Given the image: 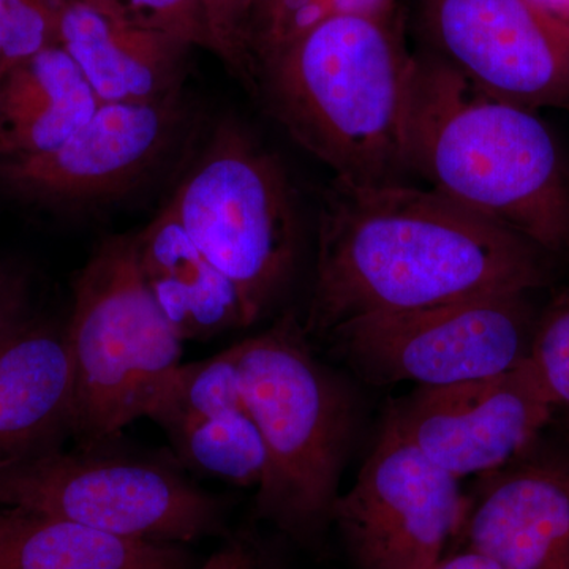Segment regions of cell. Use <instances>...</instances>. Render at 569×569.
Instances as JSON below:
<instances>
[{
  "mask_svg": "<svg viewBox=\"0 0 569 569\" xmlns=\"http://www.w3.org/2000/svg\"><path fill=\"white\" fill-rule=\"evenodd\" d=\"M548 279L545 252L436 190L336 182L321 209L306 335Z\"/></svg>",
  "mask_w": 569,
  "mask_h": 569,
  "instance_id": "6da1fadb",
  "label": "cell"
},
{
  "mask_svg": "<svg viewBox=\"0 0 569 569\" xmlns=\"http://www.w3.org/2000/svg\"><path fill=\"white\" fill-rule=\"evenodd\" d=\"M406 167L545 253L569 250V170L535 111L479 91L440 56L415 58Z\"/></svg>",
  "mask_w": 569,
  "mask_h": 569,
  "instance_id": "7a4b0ae2",
  "label": "cell"
},
{
  "mask_svg": "<svg viewBox=\"0 0 569 569\" xmlns=\"http://www.w3.org/2000/svg\"><path fill=\"white\" fill-rule=\"evenodd\" d=\"M413 56L395 18H331L258 63L253 91L301 148L346 186L406 173Z\"/></svg>",
  "mask_w": 569,
  "mask_h": 569,
  "instance_id": "3957f363",
  "label": "cell"
},
{
  "mask_svg": "<svg viewBox=\"0 0 569 569\" xmlns=\"http://www.w3.org/2000/svg\"><path fill=\"white\" fill-rule=\"evenodd\" d=\"M236 346L242 397L266 451L258 512L291 537L313 538L339 498L353 427L350 392L291 317Z\"/></svg>",
  "mask_w": 569,
  "mask_h": 569,
  "instance_id": "277c9868",
  "label": "cell"
},
{
  "mask_svg": "<svg viewBox=\"0 0 569 569\" xmlns=\"http://www.w3.org/2000/svg\"><path fill=\"white\" fill-rule=\"evenodd\" d=\"M66 336L73 436L81 448H97L144 418L157 389L181 365L182 340L142 280L134 234L104 239L78 272Z\"/></svg>",
  "mask_w": 569,
  "mask_h": 569,
  "instance_id": "5b68a950",
  "label": "cell"
},
{
  "mask_svg": "<svg viewBox=\"0 0 569 569\" xmlns=\"http://www.w3.org/2000/svg\"><path fill=\"white\" fill-rule=\"evenodd\" d=\"M198 249L260 320L290 282L299 217L283 164L238 119L216 123L170 200Z\"/></svg>",
  "mask_w": 569,
  "mask_h": 569,
  "instance_id": "8992f818",
  "label": "cell"
},
{
  "mask_svg": "<svg viewBox=\"0 0 569 569\" xmlns=\"http://www.w3.org/2000/svg\"><path fill=\"white\" fill-rule=\"evenodd\" d=\"M0 505L144 541L193 542L216 533L222 507L174 468L100 447L61 449L0 468Z\"/></svg>",
  "mask_w": 569,
  "mask_h": 569,
  "instance_id": "52a82bcc",
  "label": "cell"
},
{
  "mask_svg": "<svg viewBox=\"0 0 569 569\" xmlns=\"http://www.w3.org/2000/svg\"><path fill=\"white\" fill-rule=\"evenodd\" d=\"M527 295H485L359 318L331 335L367 380L448 387L500 376L527 361L537 326Z\"/></svg>",
  "mask_w": 569,
  "mask_h": 569,
  "instance_id": "ba28073f",
  "label": "cell"
},
{
  "mask_svg": "<svg viewBox=\"0 0 569 569\" xmlns=\"http://www.w3.org/2000/svg\"><path fill=\"white\" fill-rule=\"evenodd\" d=\"M332 520L359 569H429L466 522L459 479L391 421Z\"/></svg>",
  "mask_w": 569,
  "mask_h": 569,
  "instance_id": "9c48e42d",
  "label": "cell"
},
{
  "mask_svg": "<svg viewBox=\"0 0 569 569\" xmlns=\"http://www.w3.org/2000/svg\"><path fill=\"white\" fill-rule=\"evenodd\" d=\"M187 119L182 93L156 103L100 104L59 148L24 159H0V189L44 208L107 203L163 163Z\"/></svg>",
  "mask_w": 569,
  "mask_h": 569,
  "instance_id": "30bf717a",
  "label": "cell"
},
{
  "mask_svg": "<svg viewBox=\"0 0 569 569\" xmlns=\"http://www.w3.org/2000/svg\"><path fill=\"white\" fill-rule=\"evenodd\" d=\"M440 58L475 88L527 110H569V32L529 0H427Z\"/></svg>",
  "mask_w": 569,
  "mask_h": 569,
  "instance_id": "8fae6325",
  "label": "cell"
},
{
  "mask_svg": "<svg viewBox=\"0 0 569 569\" xmlns=\"http://www.w3.org/2000/svg\"><path fill=\"white\" fill-rule=\"evenodd\" d=\"M553 410L527 358L500 376L419 388L388 419L427 459L460 481L519 456Z\"/></svg>",
  "mask_w": 569,
  "mask_h": 569,
  "instance_id": "7c38bea8",
  "label": "cell"
},
{
  "mask_svg": "<svg viewBox=\"0 0 569 569\" xmlns=\"http://www.w3.org/2000/svg\"><path fill=\"white\" fill-rule=\"evenodd\" d=\"M73 422L66 329L32 320L0 348V468L59 449Z\"/></svg>",
  "mask_w": 569,
  "mask_h": 569,
  "instance_id": "4fadbf2b",
  "label": "cell"
},
{
  "mask_svg": "<svg viewBox=\"0 0 569 569\" xmlns=\"http://www.w3.org/2000/svg\"><path fill=\"white\" fill-rule=\"evenodd\" d=\"M59 44L102 104H144L182 93L190 44L67 0Z\"/></svg>",
  "mask_w": 569,
  "mask_h": 569,
  "instance_id": "5bb4252c",
  "label": "cell"
},
{
  "mask_svg": "<svg viewBox=\"0 0 569 569\" xmlns=\"http://www.w3.org/2000/svg\"><path fill=\"white\" fill-rule=\"evenodd\" d=\"M468 549L501 569H569V475L523 467L497 479L467 520Z\"/></svg>",
  "mask_w": 569,
  "mask_h": 569,
  "instance_id": "9a60e30c",
  "label": "cell"
},
{
  "mask_svg": "<svg viewBox=\"0 0 569 569\" xmlns=\"http://www.w3.org/2000/svg\"><path fill=\"white\" fill-rule=\"evenodd\" d=\"M134 252L149 293L182 342L250 326L234 284L198 249L170 201L134 234Z\"/></svg>",
  "mask_w": 569,
  "mask_h": 569,
  "instance_id": "2e32d148",
  "label": "cell"
},
{
  "mask_svg": "<svg viewBox=\"0 0 569 569\" xmlns=\"http://www.w3.org/2000/svg\"><path fill=\"white\" fill-rule=\"evenodd\" d=\"M84 74L61 44L0 78V159L59 148L100 108Z\"/></svg>",
  "mask_w": 569,
  "mask_h": 569,
  "instance_id": "e0dca14e",
  "label": "cell"
},
{
  "mask_svg": "<svg viewBox=\"0 0 569 569\" xmlns=\"http://www.w3.org/2000/svg\"><path fill=\"white\" fill-rule=\"evenodd\" d=\"M173 542L118 537L73 520L9 508L0 515V569H189Z\"/></svg>",
  "mask_w": 569,
  "mask_h": 569,
  "instance_id": "ac0fdd59",
  "label": "cell"
},
{
  "mask_svg": "<svg viewBox=\"0 0 569 569\" xmlns=\"http://www.w3.org/2000/svg\"><path fill=\"white\" fill-rule=\"evenodd\" d=\"M239 380L238 346L203 361L179 365L157 389L144 418L168 437L208 419L246 410Z\"/></svg>",
  "mask_w": 569,
  "mask_h": 569,
  "instance_id": "d6986e66",
  "label": "cell"
},
{
  "mask_svg": "<svg viewBox=\"0 0 569 569\" xmlns=\"http://www.w3.org/2000/svg\"><path fill=\"white\" fill-rule=\"evenodd\" d=\"M170 440L183 462L209 477L242 488L263 481V438L247 408L186 427Z\"/></svg>",
  "mask_w": 569,
  "mask_h": 569,
  "instance_id": "ffe728a7",
  "label": "cell"
},
{
  "mask_svg": "<svg viewBox=\"0 0 569 569\" xmlns=\"http://www.w3.org/2000/svg\"><path fill=\"white\" fill-rule=\"evenodd\" d=\"M395 11L396 0H263L254 14L250 52L258 63L331 18H395Z\"/></svg>",
  "mask_w": 569,
  "mask_h": 569,
  "instance_id": "44dd1931",
  "label": "cell"
},
{
  "mask_svg": "<svg viewBox=\"0 0 569 569\" xmlns=\"http://www.w3.org/2000/svg\"><path fill=\"white\" fill-rule=\"evenodd\" d=\"M67 0H0V78L59 44Z\"/></svg>",
  "mask_w": 569,
  "mask_h": 569,
  "instance_id": "7402d4cb",
  "label": "cell"
},
{
  "mask_svg": "<svg viewBox=\"0 0 569 569\" xmlns=\"http://www.w3.org/2000/svg\"><path fill=\"white\" fill-rule=\"evenodd\" d=\"M103 17L211 51L201 0H78Z\"/></svg>",
  "mask_w": 569,
  "mask_h": 569,
  "instance_id": "603a6c76",
  "label": "cell"
},
{
  "mask_svg": "<svg viewBox=\"0 0 569 569\" xmlns=\"http://www.w3.org/2000/svg\"><path fill=\"white\" fill-rule=\"evenodd\" d=\"M529 362L553 407H569V290L537 321Z\"/></svg>",
  "mask_w": 569,
  "mask_h": 569,
  "instance_id": "cb8c5ba5",
  "label": "cell"
},
{
  "mask_svg": "<svg viewBox=\"0 0 569 569\" xmlns=\"http://www.w3.org/2000/svg\"><path fill=\"white\" fill-rule=\"evenodd\" d=\"M211 51L249 88H254L250 32L263 0H201Z\"/></svg>",
  "mask_w": 569,
  "mask_h": 569,
  "instance_id": "d4e9b609",
  "label": "cell"
},
{
  "mask_svg": "<svg viewBox=\"0 0 569 569\" xmlns=\"http://www.w3.org/2000/svg\"><path fill=\"white\" fill-rule=\"evenodd\" d=\"M32 320L28 272L21 266L0 261V348Z\"/></svg>",
  "mask_w": 569,
  "mask_h": 569,
  "instance_id": "484cf974",
  "label": "cell"
},
{
  "mask_svg": "<svg viewBox=\"0 0 569 569\" xmlns=\"http://www.w3.org/2000/svg\"><path fill=\"white\" fill-rule=\"evenodd\" d=\"M200 569H271L260 546L249 537L228 539Z\"/></svg>",
  "mask_w": 569,
  "mask_h": 569,
  "instance_id": "4316f807",
  "label": "cell"
},
{
  "mask_svg": "<svg viewBox=\"0 0 569 569\" xmlns=\"http://www.w3.org/2000/svg\"><path fill=\"white\" fill-rule=\"evenodd\" d=\"M429 569H501L496 561L482 556L477 550H462L449 557H441L436 565Z\"/></svg>",
  "mask_w": 569,
  "mask_h": 569,
  "instance_id": "83f0119b",
  "label": "cell"
},
{
  "mask_svg": "<svg viewBox=\"0 0 569 569\" xmlns=\"http://www.w3.org/2000/svg\"><path fill=\"white\" fill-rule=\"evenodd\" d=\"M529 2L569 32V0H529Z\"/></svg>",
  "mask_w": 569,
  "mask_h": 569,
  "instance_id": "f1b7e54d",
  "label": "cell"
}]
</instances>
